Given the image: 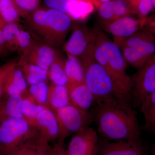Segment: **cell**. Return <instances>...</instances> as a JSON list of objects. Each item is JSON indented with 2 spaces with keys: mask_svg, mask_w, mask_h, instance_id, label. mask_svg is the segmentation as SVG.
<instances>
[{
  "mask_svg": "<svg viewBox=\"0 0 155 155\" xmlns=\"http://www.w3.org/2000/svg\"><path fill=\"white\" fill-rule=\"evenodd\" d=\"M98 134L108 140H140L136 112L129 102L114 98L97 104L91 112Z\"/></svg>",
  "mask_w": 155,
  "mask_h": 155,
  "instance_id": "1",
  "label": "cell"
},
{
  "mask_svg": "<svg viewBox=\"0 0 155 155\" xmlns=\"http://www.w3.org/2000/svg\"><path fill=\"white\" fill-rule=\"evenodd\" d=\"M91 57L105 69L120 94L130 101L131 78L126 72L127 64L118 45L97 26V36Z\"/></svg>",
  "mask_w": 155,
  "mask_h": 155,
  "instance_id": "2",
  "label": "cell"
},
{
  "mask_svg": "<svg viewBox=\"0 0 155 155\" xmlns=\"http://www.w3.org/2000/svg\"><path fill=\"white\" fill-rule=\"evenodd\" d=\"M80 61L84 69V83L94 96L97 104L114 98L130 102L118 91L106 69L92 57L87 56Z\"/></svg>",
  "mask_w": 155,
  "mask_h": 155,
  "instance_id": "3",
  "label": "cell"
},
{
  "mask_svg": "<svg viewBox=\"0 0 155 155\" xmlns=\"http://www.w3.org/2000/svg\"><path fill=\"white\" fill-rule=\"evenodd\" d=\"M118 46L127 64L139 69L155 55L154 33L143 28Z\"/></svg>",
  "mask_w": 155,
  "mask_h": 155,
  "instance_id": "4",
  "label": "cell"
},
{
  "mask_svg": "<svg viewBox=\"0 0 155 155\" xmlns=\"http://www.w3.org/2000/svg\"><path fill=\"white\" fill-rule=\"evenodd\" d=\"M38 132L24 118H11L0 123V155H9Z\"/></svg>",
  "mask_w": 155,
  "mask_h": 155,
  "instance_id": "5",
  "label": "cell"
},
{
  "mask_svg": "<svg viewBox=\"0 0 155 155\" xmlns=\"http://www.w3.org/2000/svg\"><path fill=\"white\" fill-rule=\"evenodd\" d=\"M59 129L58 141L89 126L93 122L91 112L81 110L71 104L54 111Z\"/></svg>",
  "mask_w": 155,
  "mask_h": 155,
  "instance_id": "6",
  "label": "cell"
},
{
  "mask_svg": "<svg viewBox=\"0 0 155 155\" xmlns=\"http://www.w3.org/2000/svg\"><path fill=\"white\" fill-rule=\"evenodd\" d=\"M45 17L46 29L44 44L53 48L60 46L72 29L74 21L66 13L47 8Z\"/></svg>",
  "mask_w": 155,
  "mask_h": 155,
  "instance_id": "7",
  "label": "cell"
},
{
  "mask_svg": "<svg viewBox=\"0 0 155 155\" xmlns=\"http://www.w3.org/2000/svg\"><path fill=\"white\" fill-rule=\"evenodd\" d=\"M73 31L64 44V49L67 54L76 57L80 60L91 56L97 36L96 25L91 28L84 24L73 25Z\"/></svg>",
  "mask_w": 155,
  "mask_h": 155,
  "instance_id": "8",
  "label": "cell"
},
{
  "mask_svg": "<svg viewBox=\"0 0 155 155\" xmlns=\"http://www.w3.org/2000/svg\"><path fill=\"white\" fill-rule=\"evenodd\" d=\"M130 78V97L140 105L146 97L155 93V55Z\"/></svg>",
  "mask_w": 155,
  "mask_h": 155,
  "instance_id": "9",
  "label": "cell"
},
{
  "mask_svg": "<svg viewBox=\"0 0 155 155\" xmlns=\"http://www.w3.org/2000/svg\"><path fill=\"white\" fill-rule=\"evenodd\" d=\"M148 18L136 19L130 16L115 19L100 26L114 37V42L119 45L124 40L135 34L147 25Z\"/></svg>",
  "mask_w": 155,
  "mask_h": 155,
  "instance_id": "10",
  "label": "cell"
},
{
  "mask_svg": "<svg viewBox=\"0 0 155 155\" xmlns=\"http://www.w3.org/2000/svg\"><path fill=\"white\" fill-rule=\"evenodd\" d=\"M98 134L92 127H87L75 133L70 140L67 155H97L99 145Z\"/></svg>",
  "mask_w": 155,
  "mask_h": 155,
  "instance_id": "11",
  "label": "cell"
},
{
  "mask_svg": "<svg viewBox=\"0 0 155 155\" xmlns=\"http://www.w3.org/2000/svg\"><path fill=\"white\" fill-rule=\"evenodd\" d=\"M97 155H145L140 140H124L115 142L104 139L99 142Z\"/></svg>",
  "mask_w": 155,
  "mask_h": 155,
  "instance_id": "12",
  "label": "cell"
},
{
  "mask_svg": "<svg viewBox=\"0 0 155 155\" xmlns=\"http://www.w3.org/2000/svg\"><path fill=\"white\" fill-rule=\"evenodd\" d=\"M32 127L38 130L42 138L49 143L59 138V126L55 114L47 107L37 116Z\"/></svg>",
  "mask_w": 155,
  "mask_h": 155,
  "instance_id": "13",
  "label": "cell"
},
{
  "mask_svg": "<svg viewBox=\"0 0 155 155\" xmlns=\"http://www.w3.org/2000/svg\"><path fill=\"white\" fill-rule=\"evenodd\" d=\"M100 25L133 14L128 0H113L103 3L98 8Z\"/></svg>",
  "mask_w": 155,
  "mask_h": 155,
  "instance_id": "14",
  "label": "cell"
},
{
  "mask_svg": "<svg viewBox=\"0 0 155 155\" xmlns=\"http://www.w3.org/2000/svg\"><path fill=\"white\" fill-rule=\"evenodd\" d=\"M57 51L47 45L37 42L28 52L21 55L19 60L26 61L48 71L54 61Z\"/></svg>",
  "mask_w": 155,
  "mask_h": 155,
  "instance_id": "15",
  "label": "cell"
},
{
  "mask_svg": "<svg viewBox=\"0 0 155 155\" xmlns=\"http://www.w3.org/2000/svg\"><path fill=\"white\" fill-rule=\"evenodd\" d=\"M69 92L70 104L84 110L89 111L96 105L94 96L83 83L66 87Z\"/></svg>",
  "mask_w": 155,
  "mask_h": 155,
  "instance_id": "16",
  "label": "cell"
},
{
  "mask_svg": "<svg viewBox=\"0 0 155 155\" xmlns=\"http://www.w3.org/2000/svg\"><path fill=\"white\" fill-rule=\"evenodd\" d=\"M28 86L23 73L16 64L6 78L2 97L22 95L28 91Z\"/></svg>",
  "mask_w": 155,
  "mask_h": 155,
  "instance_id": "17",
  "label": "cell"
},
{
  "mask_svg": "<svg viewBox=\"0 0 155 155\" xmlns=\"http://www.w3.org/2000/svg\"><path fill=\"white\" fill-rule=\"evenodd\" d=\"M46 7H41L31 13L25 19L26 23L31 31L32 36L36 38L39 42L44 44L46 29V21L45 14Z\"/></svg>",
  "mask_w": 155,
  "mask_h": 155,
  "instance_id": "18",
  "label": "cell"
},
{
  "mask_svg": "<svg viewBox=\"0 0 155 155\" xmlns=\"http://www.w3.org/2000/svg\"><path fill=\"white\" fill-rule=\"evenodd\" d=\"M69 104V92L66 86L52 83L49 84L45 107L54 111Z\"/></svg>",
  "mask_w": 155,
  "mask_h": 155,
  "instance_id": "19",
  "label": "cell"
},
{
  "mask_svg": "<svg viewBox=\"0 0 155 155\" xmlns=\"http://www.w3.org/2000/svg\"><path fill=\"white\" fill-rule=\"evenodd\" d=\"M97 5L94 0H71L67 14L73 21H84L94 11Z\"/></svg>",
  "mask_w": 155,
  "mask_h": 155,
  "instance_id": "20",
  "label": "cell"
},
{
  "mask_svg": "<svg viewBox=\"0 0 155 155\" xmlns=\"http://www.w3.org/2000/svg\"><path fill=\"white\" fill-rule=\"evenodd\" d=\"M22 101V95L1 98L0 123L11 118H24L21 108Z\"/></svg>",
  "mask_w": 155,
  "mask_h": 155,
  "instance_id": "21",
  "label": "cell"
},
{
  "mask_svg": "<svg viewBox=\"0 0 155 155\" xmlns=\"http://www.w3.org/2000/svg\"><path fill=\"white\" fill-rule=\"evenodd\" d=\"M67 56L65 69L68 79L67 86L84 83V71L82 62L74 56L69 54Z\"/></svg>",
  "mask_w": 155,
  "mask_h": 155,
  "instance_id": "22",
  "label": "cell"
},
{
  "mask_svg": "<svg viewBox=\"0 0 155 155\" xmlns=\"http://www.w3.org/2000/svg\"><path fill=\"white\" fill-rule=\"evenodd\" d=\"M65 59L58 51L48 71V80L51 83L67 87L68 79L65 69Z\"/></svg>",
  "mask_w": 155,
  "mask_h": 155,
  "instance_id": "23",
  "label": "cell"
},
{
  "mask_svg": "<svg viewBox=\"0 0 155 155\" xmlns=\"http://www.w3.org/2000/svg\"><path fill=\"white\" fill-rule=\"evenodd\" d=\"M17 65L23 73L28 86L48 80L47 71L22 60H19Z\"/></svg>",
  "mask_w": 155,
  "mask_h": 155,
  "instance_id": "24",
  "label": "cell"
},
{
  "mask_svg": "<svg viewBox=\"0 0 155 155\" xmlns=\"http://www.w3.org/2000/svg\"><path fill=\"white\" fill-rule=\"evenodd\" d=\"M22 112L23 118L32 126L37 116L45 107L36 102L28 91L22 95Z\"/></svg>",
  "mask_w": 155,
  "mask_h": 155,
  "instance_id": "25",
  "label": "cell"
},
{
  "mask_svg": "<svg viewBox=\"0 0 155 155\" xmlns=\"http://www.w3.org/2000/svg\"><path fill=\"white\" fill-rule=\"evenodd\" d=\"M20 28L18 23H6L2 29L5 41L0 52H12L17 50V38Z\"/></svg>",
  "mask_w": 155,
  "mask_h": 155,
  "instance_id": "26",
  "label": "cell"
},
{
  "mask_svg": "<svg viewBox=\"0 0 155 155\" xmlns=\"http://www.w3.org/2000/svg\"><path fill=\"white\" fill-rule=\"evenodd\" d=\"M140 111L144 116L145 127L155 132V93L146 97L140 104Z\"/></svg>",
  "mask_w": 155,
  "mask_h": 155,
  "instance_id": "27",
  "label": "cell"
},
{
  "mask_svg": "<svg viewBox=\"0 0 155 155\" xmlns=\"http://www.w3.org/2000/svg\"><path fill=\"white\" fill-rule=\"evenodd\" d=\"M0 17L6 23H18L23 15L13 0L0 2Z\"/></svg>",
  "mask_w": 155,
  "mask_h": 155,
  "instance_id": "28",
  "label": "cell"
},
{
  "mask_svg": "<svg viewBox=\"0 0 155 155\" xmlns=\"http://www.w3.org/2000/svg\"><path fill=\"white\" fill-rule=\"evenodd\" d=\"M43 140L38 132L22 143L9 155H34Z\"/></svg>",
  "mask_w": 155,
  "mask_h": 155,
  "instance_id": "29",
  "label": "cell"
},
{
  "mask_svg": "<svg viewBox=\"0 0 155 155\" xmlns=\"http://www.w3.org/2000/svg\"><path fill=\"white\" fill-rule=\"evenodd\" d=\"M132 8L133 14L139 18H146L150 12L155 10V0H128Z\"/></svg>",
  "mask_w": 155,
  "mask_h": 155,
  "instance_id": "30",
  "label": "cell"
},
{
  "mask_svg": "<svg viewBox=\"0 0 155 155\" xmlns=\"http://www.w3.org/2000/svg\"><path fill=\"white\" fill-rule=\"evenodd\" d=\"M48 85V81H46L29 85L28 88L31 95L38 104L45 106L47 97Z\"/></svg>",
  "mask_w": 155,
  "mask_h": 155,
  "instance_id": "31",
  "label": "cell"
},
{
  "mask_svg": "<svg viewBox=\"0 0 155 155\" xmlns=\"http://www.w3.org/2000/svg\"><path fill=\"white\" fill-rule=\"evenodd\" d=\"M37 42L29 31L20 28L17 38V50L22 55L28 52Z\"/></svg>",
  "mask_w": 155,
  "mask_h": 155,
  "instance_id": "32",
  "label": "cell"
},
{
  "mask_svg": "<svg viewBox=\"0 0 155 155\" xmlns=\"http://www.w3.org/2000/svg\"><path fill=\"white\" fill-rule=\"evenodd\" d=\"M19 9L24 18L41 7V0H13Z\"/></svg>",
  "mask_w": 155,
  "mask_h": 155,
  "instance_id": "33",
  "label": "cell"
},
{
  "mask_svg": "<svg viewBox=\"0 0 155 155\" xmlns=\"http://www.w3.org/2000/svg\"><path fill=\"white\" fill-rule=\"evenodd\" d=\"M71 0H43L46 7L67 13V7Z\"/></svg>",
  "mask_w": 155,
  "mask_h": 155,
  "instance_id": "34",
  "label": "cell"
},
{
  "mask_svg": "<svg viewBox=\"0 0 155 155\" xmlns=\"http://www.w3.org/2000/svg\"><path fill=\"white\" fill-rule=\"evenodd\" d=\"M15 64L16 63L14 62H8L0 67V99L2 97L3 88L6 78Z\"/></svg>",
  "mask_w": 155,
  "mask_h": 155,
  "instance_id": "35",
  "label": "cell"
},
{
  "mask_svg": "<svg viewBox=\"0 0 155 155\" xmlns=\"http://www.w3.org/2000/svg\"><path fill=\"white\" fill-rule=\"evenodd\" d=\"M54 146V153L53 155H67L64 142L58 141Z\"/></svg>",
  "mask_w": 155,
  "mask_h": 155,
  "instance_id": "36",
  "label": "cell"
},
{
  "mask_svg": "<svg viewBox=\"0 0 155 155\" xmlns=\"http://www.w3.org/2000/svg\"><path fill=\"white\" fill-rule=\"evenodd\" d=\"M4 41H5V39H4L2 29H0V48L2 46Z\"/></svg>",
  "mask_w": 155,
  "mask_h": 155,
  "instance_id": "37",
  "label": "cell"
},
{
  "mask_svg": "<svg viewBox=\"0 0 155 155\" xmlns=\"http://www.w3.org/2000/svg\"><path fill=\"white\" fill-rule=\"evenodd\" d=\"M6 24V23L2 19V17H0V29H2L3 27Z\"/></svg>",
  "mask_w": 155,
  "mask_h": 155,
  "instance_id": "38",
  "label": "cell"
},
{
  "mask_svg": "<svg viewBox=\"0 0 155 155\" xmlns=\"http://www.w3.org/2000/svg\"><path fill=\"white\" fill-rule=\"evenodd\" d=\"M113 1V0H97L98 2L100 4H102L103 3L106 2H109V1Z\"/></svg>",
  "mask_w": 155,
  "mask_h": 155,
  "instance_id": "39",
  "label": "cell"
},
{
  "mask_svg": "<svg viewBox=\"0 0 155 155\" xmlns=\"http://www.w3.org/2000/svg\"><path fill=\"white\" fill-rule=\"evenodd\" d=\"M94 1H95V2H96L98 4H99V2H98V1H97V0H94Z\"/></svg>",
  "mask_w": 155,
  "mask_h": 155,
  "instance_id": "40",
  "label": "cell"
},
{
  "mask_svg": "<svg viewBox=\"0 0 155 155\" xmlns=\"http://www.w3.org/2000/svg\"><path fill=\"white\" fill-rule=\"evenodd\" d=\"M2 1V0H0V2H1Z\"/></svg>",
  "mask_w": 155,
  "mask_h": 155,
  "instance_id": "41",
  "label": "cell"
}]
</instances>
